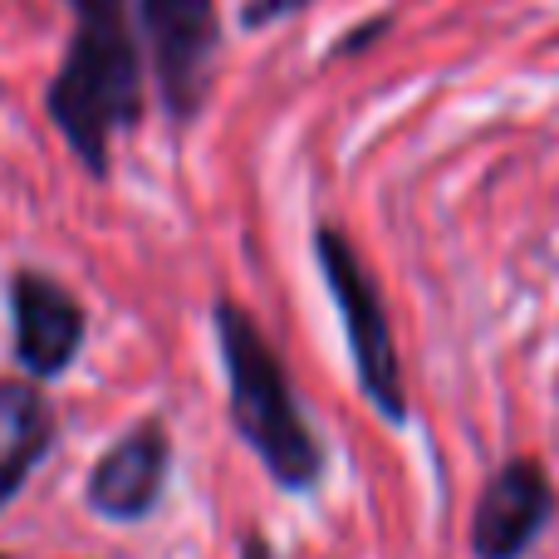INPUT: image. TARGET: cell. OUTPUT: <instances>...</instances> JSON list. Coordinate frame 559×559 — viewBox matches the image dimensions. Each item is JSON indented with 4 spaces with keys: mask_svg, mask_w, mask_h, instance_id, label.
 I'll list each match as a JSON object with an SVG mask.
<instances>
[{
    "mask_svg": "<svg viewBox=\"0 0 559 559\" xmlns=\"http://www.w3.org/2000/svg\"><path fill=\"white\" fill-rule=\"evenodd\" d=\"M45 104L79 163L104 177L114 138L128 133L143 114V55L133 45L123 10L79 15Z\"/></svg>",
    "mask_w": 559,
    "mask_h": 559,
    "instance_id": "1",
    "label": "cell"
},
{
    "mask_svg": "<svg viewBox=\"0 0 559 559\" xmlns=\"http://www.w3.org/2000/svg\"><path fill=\"white\" fill-rule=\"evenodd\" d=\"M216 344H222L226 388H231L236 437L261 456L275 486L309 491L319 481V447L295 403V388H289L280 354L265 344L255 319L231 299L216 305Z\"/></svg>",
    "mask_w": 559,
    "mask_h": 559,
    "instance_id": "2",
    "label": "cell"
},
{
    "mask_svg": "<svg viewBox=\"0 0 559 559\" xmlns=\"http://www.w3.org/2000/svg\"><path fill=\"white\" fill-rule=\"evenodd\" d=\"M314 255H319V271L329 280V295H334V305H338V319H344L354 373H358V383H364L368 403H373L388 423H403L407 417L403 364H397V348H393V334H388L383 299H378L373 275L364 271L354 246H348L334 226H319L314 231Z\"/></svg>",
    "mask_w": 559,
    "mask_h": 559,
    "instance_id": "3",
    "label": "cell"
},
{
    "mask_svg": "<svg viewBox=\"0 0 559 559\" xmlns=\"http://www.w3.org/2000/svg\"><path fill=\"white\" fill-rule=\"evenodd\" d=\"M143 35L153 49V74L177 123L202 114L222 55L216 0H143Z\"/></svg>",
    "mask_w": 559,
    "mask_h": 559,
    "instance_id": "4",
    "label": "cell"
},
{
    "mask_svg": "<svg viewBox=\"0 0 559 559\" xmlns=\"http://www.w3.org/2000/svg\"><path fill=\"white\" fill-rule=\"evenodd\" d=\"M550 521H555V486L545 481L540 462H531V456L506 462L486 481L481 501L472 511V555L521 559L545 535Z\"/></svg>",
    "mask_w": 559,
    "mask_h": 559,
    "instance_id": "5",
    "label": "cell"
},
{
    "mask_svg": "<svg viewBox=\"0 0 559 559\" xmlns=\"http://www.w3.org/2000/svg\"><path fill=\"white\" fill-rule=\"evenodd\" d=\"M10 309H15V358L35 378H55L74 364L84 344V309L64 285L49 275H15L10 285Z\"/></svg>",
    "mask_w": 559,
    "mask_h": 559,
    "instance_id": "6",
    "label": "cell"
},
{
    "mask_svg": "<svg viewBox=\"0 0 559 559\" xmlns=\"http://www.w3.org/2000/svg\"><path fill=\"white\" fill-rule=\"evenodd\" d=\"M167 466H173L167 432L163 427H138L98 456L94 476H88V506L104 521H143L163 501Z\"/></svg>",
    "mask_w": 559,
    "mask_h": 559,
    "instance_id": "7",
    "label": "cell"
},
{
    "mask_svg": "<svg viewBox=\"0 0 559 559\" xmlns=\"http://www.w3.org/2000/svg\"><path fill=\"white\" fill-rule=\"evenodd\" d=\"M55 417L49 403L25 383H0V506L15 501L25 476L49 452Z\"/></svg>",
    "mask_w": 559,
    "mask_h": 559,
    "instance_id": "8",
    "label": "cell"
},
{
    "mask_svg": "<svg viewBox=\"0 0 559 559\" xmlns=\"http://www.w3.org/2000/svg\"><path fill=\"white\" fill-rule=\"evenodd\" d=\"M299 5H305V0H251L246 25H271V20H280V15H295Z\"/></svg>",
    "mask_w": 559,
    "mask_h": 559,
    "instance_id": "9",
    "label": "cell"
},
{
    "mask_svg": "<svg viewBox=\"0 0 559 559\" xmlns=\"http://www.w3.org/2000/svg\"><path fill=\"white\" fill-rule=\"evenodd\" d=\"M74 15H98V10H123V0H69Z\"/></svg>",
    "mask_w": 559,
    "mask_h": 559,
    "instance_id": "10",
    "label": "cell"
},
{
    "mask_svg": "<svg viewBox=\"0 0 559 559\" xmlns=\"http://www.w3.org/2000/svg\"><path fill=\"white\" fill-rule=\"evenodd\" d=\"M241 559H275V550L265 545V535H246V555Z\"/></svg>",
    "mask_w": 559,
    "mask_h": 559,
    "instance_id": "11",
    "label": "cell"
}]
</instances>
